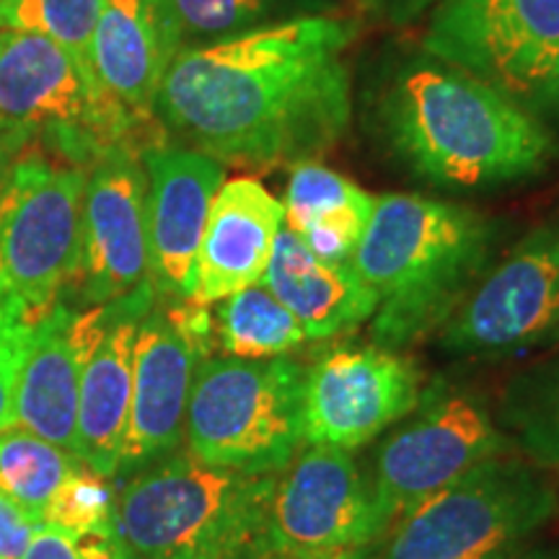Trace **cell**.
I'll return each instance as SVG.
<instances>
[{
	"mask_svg": "<svg viewBox=\"0 0 559 559\" xmlns=\"http://www.w3.org/2000/svg\"><path fill=\"white\" fill-rule=\"evenodd\" d=\"M143 160L151 285L156 296L190 300L200 241L226 171L205 153L164 145L145 151Z\"/></svg>",
	"mask_w": 559,
	"mask_h": 559,
	"instance_id": "16",
	"label": "cell"
},
{
	"mask_svg": "<svg viewBox=\"0 0 559 559\" xmlns=\"http://www.w3.org/2000/svg\"><path fill=\"white\" fill-rule=\"evenodd\" d=\"M37 324L13 306L0 304V432L13 428V394Z\"/></svg>",
	"mask_w": 559,
	"mask_h": 559,
	"instance_id": "29",
	"label": "cell"
},
{
	"mask_svg": "<svg viewBox=\"0 0 559 559\" xmlns=\"http://www.w3.org/2000/svg\"><path fill=\"white\" fill-rule=\"evenodd\" d=\"M547 559H559V551H547Z\"/></svg>",
	"mask_w": 559,
	"mask_h": 559,
	"instance_id": "36",
	"label": "cell"
},
{
	"mask_svg": "<svg viewBox=\"0 0 559 559\" xmlns=\"http://www.w3.org/2000/svg\"><path fill=\"white\" fill-rule=\"evenodd\" d=\"M557 487H559V485H557Z\"/></svg>",
	"mask_w": 559,
	"mask_h": 559,
	"instance_id": "37",
	"label": "cell"
},
{
	"mask_svg": "<svg viewBox=\"0 0 559 559\" xmlns=\"http://www.w3.org/2000/svg\"><path fill=\"white\" fill-rule=\"evenodd\" d=\"M495 559H547V551H536V549H513L508 555H500Z\"/></svg>",
	"mask_w": 559,
	"mask_h": 559,
	"instance_id": "34",
	"label": "cell"
},
{
	"mask_svg": "<svg viewBox=\"0 0 559 559\" xmlns=\"http://www.w3.org/2000/svg\"><path fill=\"white\" fill-rule=\"evenodd\" d=\"M181 29L198 34L249 32L264 13L270 0H169Z\"/></svg>",
	"mask_w": 559,
	"mask_h": 559,
	"instance_id": "28",
	"label": "cell"
},
{
	"mask_svg": "<svg viewBox=\"0 0 559 559\" xmlns=\"http://www.w3.org/2000/svg\"><path fill=\"white\" fill-rule=\"evenodd\" d=\"M218 304L213 337L230 358H280L306 342L304 326L262 283L249 285Z\"/></svg>",
	"mask_w": 559,
	"mask_h": 559,
	"instance_id": "24",
	"label": "cell"
},
{
	"mask_svg": "<svg viewBox=\"0 0 559 559\" xmlns=\"http://www.w3.org/2000/svg\"><path fill=\"white\" fill-rule=\"evenodd\" d=\"M86 171L26 145L0 190V304L41 321L83 280Z\"/></svg>",
	"mask_w": 559,
	"mask_h": 559,
	"instance_id": "6",
	"label": "cell"
},
{
	"mask_svg": "<svg viewBox=\"0 0 559 559\" xmlns=\"http://www.w3.org/2000/svg\"><path fill=\"white\" fill-rule=\"evenodd\" d=\"M373 205V194L355 181L317 160H300L285 190L283 223L321 260L353 262Z\"/></svg>",
	"mask_w": 559,
	"mask_h": 559,
	"instance_id": "22",
	"label": "cell"
},
{
	"mask_svg": "<svg viewBox=\"0 0 559 559\" xmlns=\"http://www.w3.org/2000/svg\"><path fill=\"white\" fill-rule=\"evenodd\" d=\"M349 39L345 21L306 16L179 50L156 109L215 160H311L332 151L349 124Z\"/></svg>",
	"mask_w": 559,
	"mask_h": 559,
	"instance_id": "1",
	"label": "cell"
},
{
	"mask_svg": "<svg viewBox=\"0 0 559 559\" xmlns=\"http://www.w3.org/2000/svg\"><path fill=\"white\" fill-rule=\"evenodd\" d=\"M21 559H124L111 536H79L62 528L39 526Z\"/></svg>",
	"mask_w": 559,
	"mask_h": 559,
	"instance_id": "30",
	"label": "cell"
},
{
	"mask_svg": "<svg viewBox=\"0 0 559 559\" xmlns=\"http://www.w3.org/2000/svg\"><path fill=\"white\" fill-rule=\"evenodd\" d=\"M41 526L115 539V489L109 487V479L81 466L62 481L41 510Z\"/></svg>",
	"mask_w": 559,
	"mask_h": 559,
	"instance_id": "27",
	"label": "cell"
},
{
	"mask_svg": "<svg viewBox=\"0 0 559 559\" xmlns=\"http://www.w3.org/2000/svg\"><path fill=\"white\" fill-rule=\"evenodd\" d=\"M99 11L102 0H0V32H29L52 39L55 45L68 52V58L75 62V68L81 70L83 81H86L94 99L102 107L128 117L120 107H115L104 96L94 73L91 47H94ZM138 128H143V124H138Z\"/></svg>",
	"mask_w": 559,
	"mask_h": 559,
	"instance_id": "25",
	"label": "cell"
},
{
	"mask_svg": "<svg viewBox=\"0 0 559 559\" xmlns=\"http://www.w3.org/2000/svg\"><path fill=\"white\" fill-rule=\"evenodd\" d=\"M275 477L171 453L115 489L117 549L124 559H260Z\"/></svg>",
	"mask_w": 559,
	"mask_h": 559,
	"instance_id": "4",
	"label": "cell"
},
{
	"mask_svg": "<svg viewBox=\"0 0 559 559\" xmlns=\"http://www.w3.org/2000/svg\"><path fill=\"white\" fill-rule=\"evenodd\" d=\"M513 451L481 391L436 379L373 453L368 479L383 531L481 461Z\"/></svg>",
	"mask_w": 559,
	"mask_h": 559,
	"instance_id": "8",
	"label": "cell"
},
{
	"mask_svg": "<svg viewBox=\"0 0 559 559\" xmlns=\"http://www.w3.org/2000/svg\"><path fill=\"white\" fill-rule=\"evenodd\" d=\"M423 47L515 102L559 96V0H440Z\"/></svg>",
	"mask_w": 559,
	"mask_h": 559,
	"instance_id": "10",
	"label": "cell"
},
{
	"mask_svg": "<svg viewBox=\"0 0 559 559\" xmlns=\"http://www.w3.org/2000/svg\"><path fill=\"white\" fill-rule=\"evenodd\" d=\"M111 304L73 311L58 306L34 330L13 394V425L75 456L81 373L109 321ZM79 459V456H75Z\"/></svg>",
	"mask_w": 559,
	"mask_h": 559,
	"instance_id": "17",
	"label": "cell"
},
{
	"mask_svg": "<svg viewBox=\"0 0 559 559\" xmlns=\"http://www.w3.org/2000/svg\"><path fill=\"white\" fill-rule=\"evenodd\" d=\"M419 370L386 347H340L306 368L304 443L355 451L415 409Z\"/></svg>",
	"mask_w": 559,
	"mask_h": 559,
	"instance_id": "14",
	"label": "cell"
},
{
	"mask_svg": "<svg viewBox=\"0 0 559 559\" xmlns=\"http://www.w3.org/2000/svg\"><path fill=\"white\" fill-rule=\"evenodd\" d=\"M394 3H396V11H400V16H409V13L423 11L425 5L436 3V0H394Z\"/></svg>",
	"mask_w": 559,
	"mask_h": 559,
	"instance_id": "33",
	"label": "cell"
},
{
	"mask_svg": "<svg viewBox=\"0 0 559 559\" xmlns=\"http://www.w3.org/2000/svg\"><path fill=\"white\" fill-rule=\"evenodd\" d=\"M498 223L423 194L376 198L353 264L379 296L373 340L402 349L440 332L489 270Z\"/></svg>",
	"mask_w": 559,
	"mask_h": 559,
	"instance_id": "3",
	"label": "cell"
},
{
	"mask_svg": "<svg viewBox=\"0 0 559 559\" xmlns=\"http://www.w3.org/2000/svg\"><path fill=\"white\" fill-rule=\"evenodd\" d=\"M306 366L285 358H205L185 417L192 456L223 469L275 477L304 445Z\"/></svg>",
	"mask_w": 559,
	"mask_h": 559,
	"instance_id": "7",
	"label": "cell"
},
{
	"mask_svg": "<svg viewBox=\"0 0 559 559\" xmlns=\"http://www.w3.org/2000/svg\"><path fill=\"white\" fill-rule=\"evenodd\" d=\"M148 179L138 156L115 151L96 160L83 198V298L115 304L151 285Z\"/></svg>",
	"mask_w": 559,
	"mask_h": 559,
	"instance_id": "15",
	"label": "cell"
},
{
	"mask_svg": "<svg viewBox=\"0 0 559 559\" xmlns=\"http://www.w3.org/2000/svg\"><path fill=\"white\" fill-rule=\"evenodd\" d=\"M283 221V202L260 179L236 177L223 181L210 207L187 304L213 306L249 285L262 283Z\"/></svg>",
	"mask_w": 559,
	"mask_h": 559,
	"instance_id": "20",
	"label": "cell"
},
{
	"mask_svg": "<svg viewBox=\"0 0 559 559\" xmlns=\"http://www.w3.org/2000/svg\"><path fill=\"white\" fill-rule=\"evenodd\" d=\"M73 453L24 428L0 432V495L41 526V510L70 474L81 469Z\"/></svg>",
	"mask_w": 559,
	"mask_h": 559,
	"instance_id": "26",
	"label": "cell"
},
{
	"mask_svg": "<svg viewBox=\"0 0 559 559\" xmlns=\"http://www.w3.org/2000/svg\"><path fill=\"white\" fill-rule=\"evenodd\" d=\"M557 515V481L515 451L502 453L391 523L379 559H495Z\"/></svg>",
	"mask_w": 559,
	"mask_h": 559,
	"instance_id": "5",
	"label": "cell"
},
{
	"mask_svg": "<svg viewBox=\"0 0 559 559\" xmlns=\"http://www.w3.org/2000/svg\"><path fill=\"white\" fill-rule=\"evenodd\" d=\"M156 290L145 285L132 296L115 300L102 337L91 347L81 373L75 456L88 472L115 479L130 423L132 360L138 324L151 311Z\"/></svg>",
	"mask_w": 559,
	"mask_h": 559,
	"instance_id": "19",
	"label": "cell"
},
{
	"mask_svg": "<svg viewBox=\"0 0 559 559\" xmlns=\"http://www.w3.org/2000/svg\"><path fill=\"white\" fill-rule=\"evenodd\" d=\"M39 523L0 495V559H21Z\"/></svg>",
	"mask_w": 559,
	"mask_h": 559,
	"instance_id": "31",
	"label": "cell"
},
{
	"mask_svg": "<svg viewBox=\"0 0 559 559\" xmlns=\"http://www.w3.org/2000/svg\"><path fill=\"white\" fill-rule=\"evenodd\" d=\"M366 472L349 451L306 445L275 477L260 534V559L366 551L383 539Z\"/></svg>",
	"mask_w": 559,
	"mask_h": 559,
	"instance_id": "12",
	"label": "cell"
},
{
	"mask_svg": "<svg viewBox=\"0 0 559 559\" xmlns=\"http://www.w3.org/2000/svg\"><path fill=\"white\" fill-rule=\"evenodd\" d=\"M262 285L296 317L306 340L337 337L366 324L379 309V296L353 262L321 260L285 223Z\"/></svg>",
	"mask_w": 559,
	"mask_h": 559,
	"instance_id": "21",
	"label": "cell"
},
{
	"mask_svg": "<svg viewBox=\"0 0 559 559\" xmlns=\"http://www.w3.org/2000/svg\"><path fill=\"white\" fill-rule=\"evenodd\" d=\"M213 345L207 306L179 300L140 319L132 360V402L120 469L128 479L145 466L171 456L185 443V417L200 362Z\"/></svg>",
	"mask_w": 559,
	"mask_h": 559,
	"instance_id": "13",
	"label": "cell"
},
{
	"mask_svg": "<svg viewBox=\"0 0 559 559\" xmlns=\"http://www.w3.org/2000/svg\"><path fill=\"white\" fill-rule=\"evenodd\" d=\"M498 423L523 459L542 472H559V353L506 383Z\"/></svg>",
	"mask_w": 559,
	"mask_h": 559,
	"instance_id": "23",
	"label": "cell"
},
{
	"mask_svg": "<svg viewBox=\"0 0 559 559\" xmlns=\"http://www.w3.org/2000/svg\"><path fill=\"white\" fill-rule=\"evenodd\" d=\"M138 124L102 107L62 47L41 34L0 32V132L39 138L83 166L115 151L135 153Z\"/></svg>",
	"mask_w": 559,
	"mask_h": 559,
	"instance_id": "9",
	"label": "cell"
},
{
	"mask_svg": "<svg viewBox=\"0 0 559 559\" xmlns=\"http://www.w3.org/2000/svg\"><path fill=\"white\" fill-rule=\"evenodd\" d=\"M181 26L169 0H102L94 32V73L104 96L130 120L148 124Z\"/></svg>",
	"mask_w": 559,
	"mask_h": 559,
	"instance_id": "18",
	"label": "cell"
},
{
	"mask_svg": "<svg viewBox=\"0 0 559 559\" xmlns=\"http://www.w3.org/2000/svg\"><path fill=\"white\" fill-rule=\"evenodd\" d=\"M267 559H368L366 551H349V555H326V557H267Z\"/></svg>",
	"mask_w": 559,
	"mask_h": 559,
	"instance_id": "35",
	"label": "cell"
},
{
	"mask_svg": "<svg viewBox=\"0 0 559 559\" xmlns=\"http://www.w3.org/2000/svg\"><path fill=\"white\" fill-rule=\"evenodd\" d=\"M13 148H16V143H13L11 138H5L3 132H0V190H3L5 179H9V171H11L9 158H11Z\"/></svg>",
	"mask_w": 559,
	"mask_h": 559,
	"instance_id": "32",
	"label": "cell"
},
{
	"mask_svg": "<svg viewBox=\"0 0 559 559\" xmlns=\"http://www.w3.org/2000/svg\"><path fill=\"white\" fill-rule=\"evenodd\" d=\"M559 334V213L528 230L489 267L440 330L456 358L508 360Z\"/></svg>",
	"mask_w": 559,
	"mask_h": 559,
	"instance_id": "11",
	"label": "cell"
},
{
	"mask_svg": "<svg viewBox=\"0 0 559 559\" xmlns=\"http://www.w3.org/2000/svg\"><path fill=\"white\" fill-rule=\"evenodd\" d=\"M381 124L415 177L451 190L536 177L559 151L521 102L451 66L404 70L383 96Z\"/></svg>",
	"mask_w": 559,
	"mask_h": 559,
	"instance_id": "2",
	"label": "cell"
}]
</instances>
